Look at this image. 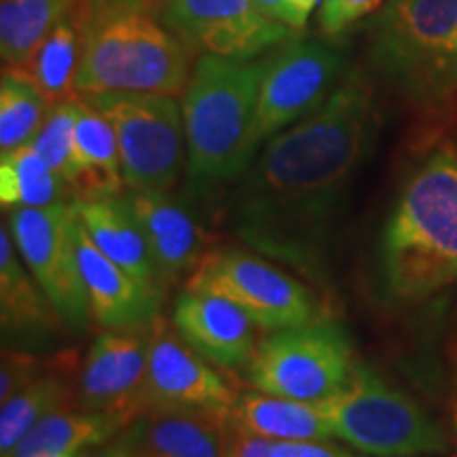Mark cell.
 Here are the masks:
<instances>
[{
	"mask_svg": "<svg viewBox=\"0 0 457 457\" xmlns=\"http://www.w3.org/2000/svg\"><path fill=\"white\" fill-rule=\"evenodd\" d=\"M79 262L89 299V316L106 330L148 328L159 318L162 293L108 259L79 220Z\"/></svg>",
	"mask_w": 457,
	"mask_h": 457,
	"instance_id": "2e32d148",
	"label": "cell"
},
{
	"mask_svg": "<svg viewBox=\"0 0 457 457\" xmlns=\"http://www.w3.org/2000/svg\"><path fill=\"white\" fill-rule=\"evenodd\" d=\"M89 457H142L138 449L129 443V438L121 432L119 436H114L111 443L102 445V447L94 449Z\"/></svg>",
	"mask_w": 457,
	"mask_h": 457,
	"instance_id": "e575fe53",
	"label": "cell"
},
{
	"mask_svg": "<svg viewBox=\"0 0 457 457\" xmlns=\"http://www.w3.org/2000/svg\"><path fill=\"white\" fill-rule=\"evenodd\" d=\"M256 7H259L262 13L270 15L271 20H278L284 24V9H286V0H254Z\"/></svg>",
	"mask_w": 457,
	"mask_h": 457,
	"instance_id": "8d00e7d4",
	"label": "cell"
},
{
	"mask_svg": "<svg viewBox=\"0 0 457 457\" xmlns=\"http://www.w3.org/2000/svg\"><path fill=\"white\" fill-rule=\"evenodd\" d=\"M185 288L225 296L248 313L262 333L305 327L316 320V303L299 279L265 256L239 248L205 254Z\"/></svg>",
	"mask_w": 457,
	"mask_h": 457,
	"instance_id": "9c48e42d",
	"label": "cell"
},
{
	"mask_svg": "<svg viewBox=\"0 0 457 457\" xmlns=\"http://www.w3.org/2000/svg\"><path fill=\"white\" fill-rule=\"evenodd\" d=\"M227 413L193 407H151L123 434L142 457H225Z\"/></svg>",
	"mask_w": 457,
	"mask_h": 457,
	"instance_id": "d6986e66",
	"label": "cell"
},
{
	"mask_svg": "<svg viewBox=\"0 0 457 457\" xmlns=\"http://www.w3.org/2000/svg\"><path fill=\"white\" fill-rule=\"evenodd\" d=\"M335 3H337V0H322V4H320V11H322V9H328V7H333Z\"/></svg>",
	"mask_w": 457,
	"mask_h": 457,
	"instance_id": "f35d334b",
	"label": "cell"
},
{
	"mask_svg": "<svg viewBox=\"0 0 457 457\" xmlns=\"http://www.w3.org/2000/svg\"><path fill=\"white\" fill-rule=\"evenodd\" d=\"M271 457H356L328 441H273Z\"/></svg>",
	"mask_w": 457,
	"mask_h": 457,
	"instance_id": "d6a6232c",
	"label": "cell"
},
{
	"mask_svg": "<svg viewBox=\"0 0 457 457\" xmlns=\"http://www.w3.org/2000/svg\"><path fill=\"white\" fill-rule=\"evenodd\" d=\"M455 436H457V407H455Z\"/></svg>",
	"mask_w": 457,
	"mask_h": 457,
	"instance_id": "ab89813d",
	"label": "cell"
},
{
	"mask_svg": "<svg viewBox=\"0 0 457 457\" xmlns=\"http://www.w3.org/2000/svg\"><path fill=\"white\" fill-rule=\"evenodd\" d=\"M228 415L256 436L270 441H330L333 430L320 403L273 396L265 392L237 394Z\"/></svg>",
	"mask_w": 457,
	"mask_h": 457,
	"instance_id": "603a6c76",
	"label": "cell"
},
{
	"mask_svg": "<svg viewBox=\"0 0 457 457\" xmlns=\"http://www.w3.org/2000/svg\"><path fill=\"white\" fill-rule=\"evenodd\" d=\"M148 404L228 413L237 394L225 377L170 324L155 320L148 333Z\"/></svg>",
	"mask_w": 457,
	"mask_h": 457,
	"instance_id": "5bb4252c",
	"label": "cell"
},
{
	"mask_svg": "<svg viewBox=\"0 0 457 457\" xmlns=\"http://www.w3.org/2000/svg\"><path fill=\"white\" fill-rule=\"evenodd\" d=\"M157 13L188 49L227 60H256L295 37L254 0H159Z\"/></svg>",
	"mask_w": 457,
	"mask_h": 457,
	"instance_id": "7c38bea8",
	"label": "cell"
},
{
	"mask_svg": "<svg viewBox=\"0 0 457 457\" xmlns=\"http://www.w3.org/2000/svg\"><path fill=\"white\" fill-rule=\"evenodd\" d=\"M74 199H104L123 195L125 182L112 125L83 96L77 98L74 125Z\"/></svg>",
	"mask_w": 457,
	"mask_h": 457,
	"instance_id": "44dd1931",
	"label": "cell"
},
{
	"mask_svg": "<svg viewBox=\"0 0 457 457\" xmlns=\"http://www.w3.org/2000/svg\"><path fill=\"white\" fill-rule=\"evenodd\" d=\"M9 231L17 253L41 284L68 327L89 322V299L79 262V210L74 199L43 208L9 210Z\"/></svg>",
	"mask_w": 457,
	"mask_h": 457,
	"instance_id": "30bf717a",
	"label": "cell"
},
{
	"mask_svg": "<svg viewBox=\"0 0 457 457\" xmlns=\"http://www.w3.org/2000/svg\"><path fill=\"white\" fill-rule=\"evenodd\" d=\"M356 367L345 328L313 320L265 337L248 364V379L259 392L320 403L339 390Z\"/></svg>",
	"mask_w": 457,
	"mask_h": 457,
	"instance_id": "ba28073f",
	"label": "cell"
},
{
	"mask_svg": "<svg viewBox=\"0 0 457 457\" xmlns=\"http://www.w3.org/2000/svg\"><path fill=\"white\" fill-rule=\"evenodd\" d=\"M386 0H337L333 7L320 11V28L327 37H339L352 24L373 13Z\"/></svg>",
	"mask_w": 457,
	"mask_h": 457,
	"instance_id": "4dcf8cb0",
	"label": "cell"
},
{
	"mask_svg": "<svg viewBox=\"0 0 457 457\" xmlns=\"http://www.w3.org/2000/svg\"><path fill=\"white\" fill-rule=\"evenodd\" d=\"M455 89H457V30L453 34V41H451L447 60H445L443 83H441V98L447 100Z\"/></svg>",
	"mask_w": 457,
	"mask_h": 457,
	"instance_id": "d590c367",
	"label": "cell"
},
{
	"mask_svg": "<svg viewBox=\"0 0 457 457\" xmlns=\"http://www.w3.org/2000/svg\"><path fill=\"white\" fill-rule=\"evenodd\" d=\"M79 96L112 125L125 191H171L187 165L182 102L176 96L136 91Z\"/></svg>",
	"mask_w": 457,
	"mask_h": 457,
	"instance_id": "52a82bcc",
	"label": "cell"
},
{
	"mask_svg": "<svg viewBox=\"0 0 457 457\" xmlns=\"http://www.w3.org/2000/svg\"><path fill=\"white\" fill-rule=\"evenodd\" d=\"M51 104L24 77L4 68L0 79V153H11L37 138Z\"/></svg>",
	"mask_w": 457,
	"mask_h": 457,
	"instance_id": "83f0119b",
	"label": "cell"
},
{
	"mask_svg": "<svg viewBox=\"0 0 457 457\" xmlns=\"http://www.w3.org/2000/svg\"><path fill=\"white\" fill-rule=\"evenodd\" d=\"M91 451H81V453H71V455H55V457H89Z\"/></svg>",
	"mask_w": 457,
	"mask_h": 457,
	"instance_id": "74e56055",
	"label": "cell"
},
{
	"mask_svg": "<svg viewBox=\"0 0 457 457\" xmlns=\"http://www.w3.org/2000/svg\"><path fill=\"white\" fill-rule=\"evenodd\" d=\"M457 0H386L370 21L373 71L415 104H438Z\"/></svg>",
	"mask_w": 457,
	"mask_h": 457,
	"instance_id": "8992f818",
	"label": "cell"
},
{
	"mask_svg": "<svg viewBox=\"0 0 457 457\" xmlns=\"http://www.w3.org/2000/svg\"><path fill=\"white\" fill-rule=\"evenodd\" d=\"M345 77V49L333 41H295L270 55L261 83L254 145L318 111Z\"/></svg>",
	"mask_w": 457,
	"mask_h": 457,
	"instance_id": "8fae6325",
	"label": "cell"
},
{
	"mask_svg": "<svg viewBox=\"0 0 457 457\" xmlns=\"http://www.w3.org/2000/svg\"><path fill=\"white\" fill-rule=\"evenodd\" d=\"M171 327L188 345L222 370L248 369L254 358L256 328L248 313L225 296L185 288L174 303Z\"/></svg>",
	"mask_w": 457,
	"mask_h": 457,
	"instance_id": "9a60e30c",
	"label": "cell"
},
{
	"mask_svg": "<svg viewBox=\"0 0 457 457\" xmlns=\"http://www.w3.org/2000/svg\"><path fill=\"white\" fill-rule=\"evenodd\" d=\"M72 360H64L60 367L47 370L13 396L0 403V457L7 455L21 438L30 432L43 417L55 411L81 407L79 404L77 379L72 369H62Z\"/></svg>",
	"mask_w": 457,
	"mask_h": 457,
	"instance_id": "d4e9b609",
	"label": "cell"
},
{
	"mask_svg": "<svg viewBox=\"0 0 457 457\" xmlns=\"http://www.w3.org/2000/svg\"><path fill=\"white\" fill-rule=\"evenodd\" d=\"M333 436L370 457H424L447 451L430 413L373 370L358 364L335 394L320 400Z\"/></svg>",
	"mask_w": 457,
	"mask_h": 457,
	"instance_id": "5b68a950",
	"label": "cell"
},
{
	"mask_svg": "<svg viewBox=\"0 0 457 457\" xmlns=\"http://www.w3.org/2000/svg\"><path fill=\"white\" fill-rule=\"evenodd\" d=\"M77 98L51 106L41 131L30 145L45 163L71 187L74 176V125H77Z\"/></svg>",
	"mask_w": 457,
	"mask_h": 457,
	"instance_id": "f1b7e54d",
	"label": "cell"
},
{
	"mask_svg": "<svg viewBox=\"0 0 457 457\" xmlns=\"http://www.w3.org/2000/svg\"><path fill=\"white\" fill-rule=\"evenodd\" d=\"M79 0H0V55L4 68L24 64Z\"/></svg>",
	"mask_w": 457,
	"mask_h": 457,
	"instance_id": "484cf974",
	"label": "cell"
},
{
	"mask_svg": "<svg viewBox=\"0 0 457 457\" xmlns=\"http://www.w3.org/2000/svg\"><path fill=\"white\" fill-rule=\"evenodd\" d=\"M123 428H128V421L117 415L83 407L62 409L43 417L3 457H55L94 451L119 436Z\"/></svg>",
	"mask_w": 457,
	"mask_h": 457,
	"instance_id": "7402d4cb",
	"label": "cell"
},
{
	"mask_svg": "<svg viewBox=\"0 0 457 457\" xmlns=\"http://www.w3.org/2000/svg\"><path fill=\"white\" fill-rule=\"evenodd\" d=\"M377 125L373 89L353 71L318 111L271 136L233 193V231L245 248L307 278L327 276L337 225Z\"/></svg>",
	"mask_w": 457,
	"mask_h": 457,
	"instance_id": "6da1fadb",
	"label": "cell"
},
{
	"mask_svg": "<svg viewBox=\"0 0 457 457\" xmlns=\"http://www.w3.org/2000/svg\"><path fill=\"white\" fill-rule=\"evenodd\" d=\"M79 210V220L91 242L108 259L138 278L148 288L163 295V284L157 276L148 239L140 220L125 195L104 199H74Z\"/></svg>",
	"mask_w": 457,
	"mask_h": 457,
	"instance_id": "ffe728a7",
	"label": "cell"
},
{
	"mask_svg": "<svg viewBox=\"0 0 457 457\" xmlns=\"http://www.w3.org/2000/svg\"><path fill=\"white\" fill-rule=\"evenodd\" d=\"M151 327L106 330L91 343L77 377L83 409L117 415L128 426L151 409L146 392Z\"/></svg>",
	"mask_w": 457,
	"mask_h": 457,
	"instance_id": "4fadbf2b",
	"label": "cell"
},
{
	"mask_svg": "<svg viewBox=\"0 0 457 457\" xmlns=\"http://www.w3.org/2000/svg\"><path fill=\"white\" fill-rule=\"evenodd\" d=\"M74 199L68 182L55 174L32 145L0 157V202L7 210L43 208Z\"/></svg>",
	"mask_w": 457,
	"mask_h": 457,
	"instance_id": "4316f807",
	"label": "cell"
},
{
	"mask_svg": "<svg viewBox=\"0 0 457 457\" xmlns=\"http://www.w3.org/2000/svg\"><path fill=\"white\" fill-rule=\"evenodd\" d=\"M318 4H322V0H286L284 24L295 32L303 30Z\"/></svg>",
	"mask_w": 457,
	"mask_h": 457,
	"instance_id": "836d02e7",
	"label": "cell"
},
{
	"mask_svg": "<svg viewBox=\"0 0 457 457\" xmlns=\"http://www.w3.org/2000/svg\"><path fill=\"white\" fill-rule=\"evenodd\" d=\"M83 26L77 94H185L191 49L159 20L153 0H79Z\"/></svg>",
	"mask_w": 457,
	"mask_h": 457,
	"instance_id": "7a4b0ae2",
	"label": "cell"
},
{
	"mask_svg": "<svg viewBox=\"0 0 457 457\" xmlns=\"http://www.w3.org/2000/svg\"><path fill=\"white\" fill-rule=\"evenodd\" d=\"M222 441H225V457H271L273 441L248 432L228 413L222 421Z\"/></svg>",
	"mask_w": 457,
	"mask_h": 457,
	"instance_id": "1f68e13d",
	"label": "cell"
},
{
	"mask_svg": "<svg viewBox=\"0 0 457 457\" xmlns=\"http://www.w3.org/2000/svg\"><path fill=\"white\" fill-rule=\"evenodd\" d=\"M125 197L145 228L163 288L182 276H191L208 254V236L195 214L170 191H128Z\"/></svg>",
	"mask_w": 457,
	"mask_h": 457,
	"instance_id": "e0dca14e",
	"label": "cell"
},
{
	"mask_svg": "<svg viewBox=\"0 0 457 457\" xmlns=\"http://www.w3.org/2000/svg\"><path fill=\"white\" fill-rule=\"evenodd\" d=\"M47 364L49 362H43L41 358L32 356L26 350L4 347L3 367H0V403H4L13 394L24 390L28 384H32L37 377H41Z\"/></svg>",
	"mask_w": 457,
	"mask_h": 457,
	"instance_id": "f546056e",
	"label": "cell"
},
{
	"mask_svg": "<svg viewBox=\"0 0 457 457\" xmlns=\"http://www.w3.org/2000/svg\"><path fill=\"white\" fill-rule=\"evenodd\" d=\"M83 26L77 11H71L64 20L47 34V38L34 49L24 64L9 68L24 77L41 91L51 106L74 98L77 94V72L81 64Z\"/></svg>",
	"mask_w": 457,
	"mask_h": 457,
	"instance_id": "cb8c5ba5",
	"label": "cell"
},
{
	"mask_svg": "<svg viewBox=\"0 0 457 457\" xmlns=\"http://www.w3.org/2000/svg\"><path fill=\"white\" fill-rule=\"evenodd\" d=\"M66 320L26 267L11 237L7 220L0 227V324L4 347H41L60 333Z\"/></svg>",
	"mask_w": 457,
	"mask_h": 457,
	"instance_id": "ac0fdd59",
	"label": "cell"
},
{
	"mask_svg": "<svg viewBox=\"0 0 457 457\" xmlns=\"http://www.w3.org/2000/svg\"><path fill=\"white\" fill-rule=\"evenodd\" d=\"M381 273L398 301L428 299L457 279L455 148H436L404 180L381 236Z\"/></svg>",
	"mask_w": 457,
	"mask_h": 457,
	"instance_id": "3957f363",
	"label": "cell"
},
{
	"mask_svg": "<svg viewBox=\"0 0 457 457\" xmlns=\"http://www.w3.org/2000/svg\"><path fill=\"white\" fill-rule=\"evenodd\" d=\"M267 66L270 55L227 60L210 54L193 66L180 102L187 171L199 185L239 180L259 153L254 125Z\"/></svg>",
	"mask_w": 457,
	"mask_h": 457,
	"instance_id": "277c9868",
	"label": "cell"
}]
</instances>
